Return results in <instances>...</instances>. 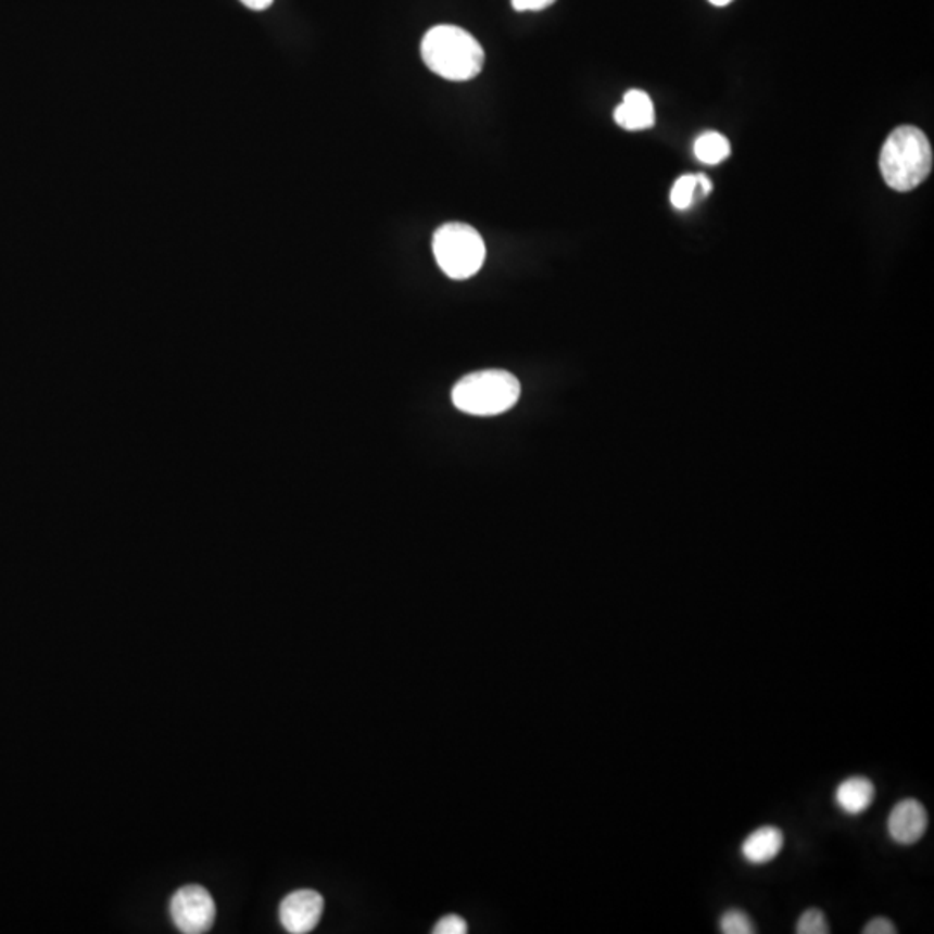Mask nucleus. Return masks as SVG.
I'll list each match as a JSON object with an SVG mask.
<instances>
[{"label":"nucleus","instance_id":"1","mask_svg":"<svg viewBox=\"0 0 934 934\" xmlns=\"http://www.w3.org/2000/svg\"><path fill=\"white\" fill-rule=\"evenodd\" d=\"M422 61L434 75L451 81H467L480 75L484 64L481 43L460 26L438 25L420 43Z\"/></svg>","mask_w":934,"mask_h":934},{"label":"nucleus","instance_id":"2","mask_svg":"<svg viewBox=\"0 0 934 934\" xmlns=\"http://www.w3.org/2000/svg\"><path fill=\"white\" fill-rule=\"evenodd\" d=\"M880 168L884 182L895 191L909 192L921 186L933 171L926 134L910 125L893 130L881 149Z\"/></svg>","mask_w":934,"mask_h":934},{"label":"nucleus","instance_id":"3","mask_svg":"<svg viewBox=\"0 0 934 934\" xmlns=\"http://www.w3.org/2000/svg\"><path fill=\"white\" fill-rule=\"evenodd\" d=\"M521 384L507 370L487 369L467 374L452 390V402L460 413L498 416L518 404Z\"/></svg>","mask_w":934,"mask_h":934},{"label":"nucleus","instance_id":"4","mask_svg":"<svg viewBox=\"0 0 934 934\" xmlns=\"http://www.w3.org/2000/svg\"><path fill=\"white\" fill-rule=\"evenodd\" d=\"M433 253L438 267L442 268L446 276L464 280L480 273L487 248L475 227L452 222L434 232Z\"/></svg>","mask_w":934,"mask_h":934},{"label":"nucleus","instance_id":"5","mask_svg":"<svg viewBox=\"0 0 934 934\" xmlns=\"http://www.w3.org/2000/svg\"><path fill=\"white\" fill-rule=\"evenodd\" d=\"M171 913L175 926L186 934H201L210 931L215 922L217 907L209 889L198 884L180 887L172 896Z\"/></svg>","mask_w":934,"mask_h":934},{"label":"nucleus","instance_id":"6","mask_svg":"<svg viewBox=\"0 0 934 934\" xmlns=\"http://www.w3.org/2000/svg\"><path fill=\"white\" fill-rule=\"evenodd\" d=\"M324 912V898L314 889H298L280 904V924L288 933H311L319 924Z\"/></svg>","mask_w":934,"mask_h":934},{"label":"nucleus","instance_id":"7","mask_svg":"<svg viewBox=\"0 0 934 934\" xmlns=\"http://www.w3.org/2000/svg\"><path fill=\"white\" fill-rule=\"evenodd\" d=\"M927 824L930 819L921 802L913 798L901 799L887 817V834L896 845H916L926 833Z\"/></svg>","mask_w":934,"mask_h":934},{"label":"nucleus","instance_id":"8","mask_svg":"<svg viewBox=\"0 0 934 934\" xmlns=\"http://www.w3.org/2000/svg\"><path fill=\"white\" fill-rule=\"evenodd\" d=\"M615 122L630 132L654 127L656 115L649 96L644 90H629L624 93L620 106L615 110Z\"/></svg>","mask_w":934,"mask_h":934},{"label":"nucleus","instance_id":"9","mask_svg":"<svg viewBox=\"0 0 934 934\" xmlns=\"http://www.w3.org/2000/svg\"><path fill=\"white\" fill-rule=\"evenodd\" d=\"M782 846H784V834H782L781 829L763 825L744 840L741 851H743V857L746 858L747 862L760 866V863L770 862L778 857Z\"/></svg>","mask_w":934,"mask_h":934},{"label":"nucleus","instance_id":"10","mask_svg":"<svg viewBox=\"0 0 934 934\" xmlns=\"http://www.w3.org/2000/svg\"><path fill=\"white\" fill-rule=\"evenodd\" d=\"M837 807L848 813V816H860L863 811L869 810L875 798V787L871 779L855 775V778L846 779L837 786L836 794Z\"/></svg>","mask_w":934,"mask_h":934},{"label":"nucleus","instance_id":"11","mask_svg":"<svg viewBox=\"0 0 934 934\" xmlns=\"http://www.w3.org/2000/svg\"><path fill=\"white\" fill-rule=\"evenodd\" d=\"M694 154L706 165H718L731 154V142L718 132H706L694 142Z\"/></svg>","mask_w":934,"mask_h":934},{"label":"nucleus","instance_id":"12","mask_svg":"<svg viewBox=\"0 0 934 934\" xmlns=\"http://www.w3.org/2000/svg\"><path fill=\"white\" fill-rule=\"evenodd\" d=\"M697 191L696 175H682L671 187V204L679 210H687L693 204Z\"/></svg>","mask_w":934,"mask_h":934},{"label":"nucleus","instance_id":"13","mask_svg":"<svg viewBox=\"0 0 934 934\" xmlns=\"http://www.w3.org/2000/svg\"><path fill=\"white\" fill-rule=\"evenodd\" d=\"M720 931L723 934H753L755 926L746 912L740 909L727 910L720 919Z\"/></svg>","mask_w":934,"mask_h":934},{"label":"nucleus","instance_id":"14","mask_svg":"<svg viewBox=\"0 0 934 934\" xmlns=\"http://www.w3.org/2000/svg\"><path fill=\"white\" fill-rule=\"evenodd\" d=\"M798 934H828L831 933L824 912L819 909H808L799 916L796 924Z\"/></svg>","mask_w":934,"mask_h":934},{"label":"nucleus","instance_id":"15","mask_svg":"<svg viewBox=\"0 0 934 934\" xmlns=\"http://www.w3.org/2000/svg\"><path fill=\"white\" fill-rule=\"evenodd\" d=\"M434 934H466L467 933V922L464 921L460 916H455V913H451V916H445V918L440 919L437 926L433 930Z\"/></svg>","mask_w":934,"mask_h":934},{"label":"nucleus","instance_id":"16","mask_svg":"<svg viewBox=\"0 0 934 934\" xmlns=\"http://www.w3.org/2000/svg\"><path fill=\"white\" fill-rule=\"evenodd\" d=\"M863 934H895L898 933L895 924L886 918H874L867 922L862 930Z\"/></svg>","mask_w":934,"mask_h":934},{"label":"nucleus","instance_id":"17","mask_svg":"<svg viewBox=\"0 0 934 934\" xmlns=\"http://www.w3.org/2000/svg\"><path fill=\"white\" fill-rule=\"evenodd\" d=\"M556 0H510L514 11L527 13V11H544L551 8Z\"/></svg>","mask_w":934,"mask_h":934},{"label":"nucleus","instance_id":"18","mask_svg":"<svg viewBox=\"0 0 934 934\" xmlns=\"http://www.w3.org/2000/svg\"><path fill=\"white\" fill-rule=\"evenodd\" d=\"M241 2L253 11H264L273 5L274 0H241Z\"/></svg>","mask_w":934,"mask_h":934},{"label":"nucleus","instance_id":"19","mask_svg":"<svg viewBox=\"0 0 934 934\" xmlns=\"http://www.w3.org/2000/svg\"><path fill=\"white\" fill-rule=\"evenodd\" d=\"M696 180L697 189H700V192H703V194H709V192H711V189H714V186H711V180H709L705 174H697Z\"/></svg>","mask_w":934,"mask_h":934},{"label":"nucleus","instance_id":"20","mask_svg":"<svg viewBox=\"0 0 934 934\" xmlns=\"http://www.w3.org/2000/svg\"><path fill=\"white\" fill-rule=\"evenodd\" d=\"M709 2L717 8H723V5L731 4L732 0H709Z\"/></svg>","mask_w":934,"mask_h":934}]
</instances>
